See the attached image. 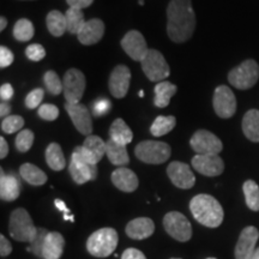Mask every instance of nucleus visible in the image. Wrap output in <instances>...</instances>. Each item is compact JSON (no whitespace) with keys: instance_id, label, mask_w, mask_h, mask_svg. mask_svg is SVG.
Masks as SVG:
<instances>
[{"instance_id":"nucleus-52","label":"nucleus","mask_w":259,"mask_h":259,"mask_svg":"<svg viewBox=\"0 0 259 259\" xmlns=\"http://www.w3.org/2000/svg\"><path fill=\"white\" fill-rule=\"evenodd\" d=\"M6 25H8V21H6V18L3 16V17H0V31H4Z\"/></svg>"},{"instance_id":"nucleus-8","label":"nucleus","mask_w":259,"mask_h":259,"mask_svg":"<svg viewBox=\"0 0 259 259\" xmlns=\"http://www.w3.org/2000/svg\"><path fill=\"white\" fill-rule=\"evenodd\" d=\"M85 90V77L82 71L70 69L63 78V93L69 103H79Z\"/></svg>"},{"instance_id":"nucleus-49","label":"nucleus","mask_w":259,"mask_h":259,"mask_svg":"<svg viewBox=\"0 0 259 259\" xmlns=\"http://www.w3.org/2000/svg\"><path fill=\"white\" fill-rule=\"evenodd\" d=\"M10 112H11V105H10L9 102L3 101L0 103V116H2L3 119L6 118V116H9Z\"/></svg>"},{"instance_id":"nucleus-1","label":"nucleus","mask_w":259,"mask_h":259,"mask_svg":"<svg viewBox=\"0 0 259 259\" xmlns=\"http://www.w3.org/2000/svg\"><path fill=\"white\" fill-rule=\"evenodd\" d=\"M196 29V14L191 0H170L167 8V34L176 44L192 37Z\"/></svg>"},{"instance_id":"nucleus-10","label":"nucleus","mask_w":259,"mask_h":259,"mask_svg":"<svg viewBox=\"0 0 259 259\" xmlns=\"http://www.w3.org/2000/svg\"><path fill=\"white\" fill-rule=\"evenodd\" d=\"M190 145L197 155H219L223 149L218 136L206 130H198L191 138Z\"/></svg>"},{"instance_id":"nucleus-56","label":"nucleus","mask_w":259,"mask_h":259,"mask_svg":"<svg viewBox=\"0 0 259 259\" xmlns=\"http://www.w3.org/2000/svg\"><path fill=\"white\" fill-rule=\"evenodd\" d=\"M208 259H216V258H208Z\"/></svg>"},{"instance_id":"nucleus-34","label":"nucleus","mask_w":259,"mask_h":259,"mask_svg":"<svg viewBox=\"0 0 259 259\" xmlns=\"http://www.w3.org/2000/svg\"><path fill=\"white\" fill-rule=\"evenodd\" d=\"M34 25L29 19L21 18L16 22L14 27V36L19 42H27L30 41L34 36Z\"/></svg>"},{"instance_id":"nucleus-29","label":"nucleus","mask_w":259,"mask_h":259,"mask_svg":"<svg viewBox=\"0 0 259 259\" xmlns=\"http://www.w3.org/2000/svg\"><path fill=\"white\" fill-rule=\"evenodd\" d=\"M46 24L51 35H53L56 37L63 36L65 31H67L66 17L60 11H58V10H53V11H51L47 15Z\"/></svg>"},{"instance_id":"nucleus-40","label":"nucleus","mask_w":259,"mask_h":259,"mask_svg":"<svg viewBox=\"0 0 259 259\" xmlns=\"http://www.w3.org/2000/svg\"><path fill=\"white\" fill-rule=\"evenodd\" d=\"M37 113L41 119L47 121L56 120L58 116H59V109H58V107L54 105H48V103H45V105L40 106Z\"/></svg>"},{"instance_id":"nucleus-43","label":"nucleus","mask_w":259,"mask_h":259,"mask_svg":"<svg viewBox=\"0 0 259 259\" xmlns=\"http://www.w3.org/2000/svg\"><path fill=\"white\" fill-rule=\"evenodd\" d=\"M112 108V103L106 99L97 100V101L94 103L93 106V113L95 116H100L108 113L109 109Z\"/></svg>"},{"instance_id":"nucleus-46","label":"nucleus","mask_w":259,"mask_h":259,"mask_svg":"<svg viewBox=\"0 0 259 259\" xmlns=\"http://www.w3.org/2000/svg\"><path fill=\"white\" fill-rule=\"evenodd\" d=\"M66 3L70 8L83 10L89 8L94 3V0H66Z\"/></svg>"},{"instance_id":"nucleus-47","label":"nucleus","mask_w":259,"mask_h":259,"mask_svg":"<svg viewBox=\"0 0 259 259\" xmlns=\"http://www.w3.org/2000/svg\"><path fill=\"white\" fill-rule=\"evenodd\" d=\"M121 259H147L143 252H141L137 248H127L121 255Z\"/></svg>"},{"instance_id":"nucleus-36","label":"nucleus","mask_w":259,"mask_h":259,"mask_svg":"<svg viewBox=\"0 0 259 259\" xmlns=\"http://www.w3.org/2000/svg\"><path fill=\"white\" fill-rule=\"evenodd\" d=\"M24 122V119L21 115H9L3 119L2 131L8 135H12L23 128Z\"/></svg>"},{"instance_id":"nucleus-53","label":"nucleus","mask_w":259,"mask_h":259,"mask_svg":"<svg viewBox=\"0 0 259 259\" xmlns=\"http://www.w3.org/2000/svg\"><path fill=\"white\" fill-rule=\"evenodd\" d=\"M251 259H259V247L255 250V252L253 253V255H252Z\"/></svg>"},{"instance_id":"nucleus-39","label":"nucleus","mask_w":259,"mask_h":259,"mask_svg":"<svg viewBox=\"0 0 259 259\" xmlns=\"http://www.w3.org/2000/svg\"><path fill=\"white\" fill-rule=\"evenodd\" d=\"M48 233L50 232L45 228L37 229L36 236H35V239L30 242V245H29L28 247V251L30 252V253L37 255V257H42V250H44V244Z\"/></svg>"},{"instance_id":"nucleus-42","label":"nucleus","mask_w":259,"mask_h":259,"mask_svg":"<svg viewBox=\"0 0 259 259\" xmlns=\"http://www.w3.org/2000/svg\"><path fill=\"white\" fill-rule=\"evenodd\" d=\"M25 56L31 61H40L46 57V50L40 44H32L25 50Z\"/></svg>"},{"instance_id":"nucleus-27","label":"nucleus","mask_w":259,"mask_h":259,"mask_svg":"<svg viewBox=\"0 0 259 259\" xmlns=\"http://www.w3.org/2000/svg\"><path fill=\"white\" fill-rule=\"evenodd\" d=\"M177 92L178 87L176 84L166 82V80L157 83L156 85H155V106L158 107V108H164V107H167L170 103V99L176 95Z\"/></svg>"},{"instance_id":"nucleus-20","label":"nucleus","mask_w":259,"mask_h":259,"mask_svg":"<svg viewBox=\"0 0 259 259\" xmlns=\"http://www.w3.org/2000/svg\"><path fill=\"white\" fill-rule=\"evenodd\" d=\"M112 183L116 189L124 192H134L138 187V178L135 171L125 167H119L112 174Z\"/></svg>"},{"instance_id":"nucleus-15","label":"nucleus","mask_w":259,"mask_h":259,"mask_svg":"<svg viewBox=\"0 0 259 259\" xmlns=\"http://www.w3.org/2000/svg\"><path fill=\"white\" fill-rule=\"evenodd\" d=\"M167 174L171 183L179 189L189 190L193 187L194 183H196V178H194L192 170L184 162H171L167 168Z\"/></svg>"},{"instance_id":"nucleus-57","label":"nucleus","mask_w":259,"mask_h":259,"mask_svg":"<svg viewBox=\"0 0 259 259\" xmlns=\"http://www.w3.org/2000/svg\"><path fill=\"white\" fill-rule=\"evenodd\" d=\"M171 259H179V258H171Z\"/></svg>"},{"instance_id":"nucleus-9","label":"nucleus","mask_w":259,"mask_h":259,"mask_svg":"<svg viewBox=\"0 0 259 259\" xmlns=\"http://www.w3.org/2000/svg\"><path fill=\"white\" fill-rule=\"evenodd\" d=\"M163 227L171 238L178 241H189L192 236V227L185 215L178 211L168 212L163 219Z\"/></svg>"},{"instance_id":"nucleus-11","label":"nucleus","mask_w":259,"mask_h":259,"mask_svg":"<svg viewBox=\"0 0 259 259\" xmlns=\"http://www.w3.org/2000/svg\"><path fill=\"white\" fill-rule=\"evenodd\" d=\"M212 105L216 114L220 118H232L236 112V99L234 93L227 85L218 87L213 93Z\"/></svg>"},{"instance_id":"nucleus-48","label":"nucleus","mask_w":259,"mask_h":259,"mask_svg":"<svg viewBox=\"0 0 259 259\" xmlns=\"http://www.w3.org/2000/svg\"><path fill=\"white\" fill-rule=\"evenodd\" d=\"M12 246L10 244V241L5 238L4 235H0V254L2 257H6L11 253Z\"/></svg>"},{"instance_id":"nucleus-7","label":"nucleus","mask_w":259,"mask_h":259,"mask_svg":"<svg viewBox=\"0 0 259 259\" xmlns=\"http://www.w3.org/2000/svg\"><path fill=\"white\" fill-rule=\"evenodd\" d=\"M141 65L145 76L153 82H163L170 74L169 65L163 54L156 50H149L147 56L141 61Z\"/></svg>"},{"instance_id":"nucleus-44","label":"nucleus","mask_w":259,"mask_h":259,"mask_svg":"<svg viewBox=\"0 0 259 259\" xmlns=\"http://www.w3.org/2000/svg\"><path fill=\"white\" fill-rule=\"evenodd\" d=\"M14 54H12V52L10 51L8 47H0V67H2V69L9 67L10 65L14 63Z\"/></svg>"},{"instance_id":"nucleus-16","label":"nucleus","mask_w":259,"mask_h":259,"mask_svg":"<svg viewBox=\"0 0 259 259\" xmlns=\"http://www.w3.org/2000/svg\"><path fill=\"white\" fill-rule=\"evenodd\" d=\"M192 166L205 177H219L225 170V163L219 155H196L192 158Z\"/></svg>"},{"instance_id":"nucleus-21","label":"nucleus","mask_w":259,"mask_h":259,"mask_svg":"<svg viewBox=\"0 0 259 259\" xmlns=\"http://www.w3.org/2000/svg\"><path fill=\"white\" fill-rule=\"evenodd\" d=\"M155 232V225L153 220L148 218H138L132 220L131 222L127 223L126 226V234L131 239L136 240H143L149 236L153 235Z\"/></svg>"},{"instance_id":"nucleus-3","label":"nucleus","mask_w":259,"mask_h":259,"mask_svg":"<svg viewBox=\"0 0 259 259\" xmlns=\"http://www.w3.org/2000/svg\"><path fill=\"white\" fill-rule=\"evenodd\" d=\"M118 245V233L113 228H101L89 236L88 252L94 257L106 258L111 255Z\"/></svg>"},{"instance_id":"nucleus-6","label":"nucleus","mask_w":259,"mask_h":259,"mask_svg":"<svg viewBox=\"0 0 259 259\" xmlns=\"http://www.w3.org/2000/svg\"><path fill=\"white\" fill-rule=\"evenodd\" d=\"M138 160L149 164L164 163L170 157V147L158 141H143L135 149Z\"/></svg>"},{"instance_id":"nucleus-26","label":"nucleus","mask_w":259,"mask_h":259,"mask_svg":"<svg viewBox=\"0 0 259 259\" xmlns=\"http://www.w3.org/2000/svg\"><path fill=\"white\" fill-rule=\"evenodd\" d=\"M109 138L121 145H127L134 139V134L127 124L119 118L112 122L111 128H109Z\"/></svg>"},{"instance_id":"nucleus-14","label":"nucleus","mask_w":259,"mask_h":259,"mask_svg":"<svg viewBox=\"0 0 259 259\" xmlns=\"http://www.w3.org/2000/svg\"><path fill=\"white\" fill-rule=\"evenodd\" d=\"M259 239L258 229L253 226L242 229L235 246V259H251L255 252V244Z\"/></svg>"},{"instance_id":"nucleus-17","label":"nucleus","mask_w":259,"mask_h":259,"mask_svg":"<svg viewBox=\"0 0 259 259\" xmlns=\"http://www.w3.org/2000/svg\"><path fill=\"white\" fill-rule=\"evenodd\" d=\"M130 80H131V71L128 67L125 65H118L109 77V92L115 99H122L128 92Z\"/></svg>"},{"instance_id":"nucleus-41","label":"nucleus","mask_w":259,"mask_h":259,"mask_svg":"<svg viewBox=\"0 0 259 259\" xmlns=\"http://www.w3.org/2000/svg\"><path fill=\"white\" fill-rule=\"evenodd\" d=\"M44 96H45V92L44 89L41 88L34 89L32 92L29 93L27 97H25V106H27V108L34 109L40 106L42 100H44Z\"/></svg>"},{"instance_id":"nucleus-37","label":"nucleus","mask_w":259,"mask_h":259,"mask_svg":"<svg viewBox=\"0 0 259 259\" xmlns=\"http://www.w3.org/2000/svg\"><path fill=\"white\" fill-rule=\"evenodd\" d=\"M44 82L48 93H51L52 95H59L63 92V82H61L59 76L54 71H47L45 73Z\"/></svg>"},{"instance_id":"nucleus-28","label":"nucleus","mask_w":259,"mask_h":259,"mask_svg":"<svg viewBox=\"0 0 259 259\" xmlns=\"http://www.w3.org/2000/svg\"><path fill=\"white\" fill-rule=\"evenodd\" d=\"M19 173H21V177L30 185L41 186L46 184L47 181L46 173L31 163L22 164L21 168H19Z\"/></svg>"},{"instance_id":"nucleus-23","label":"nucleus","mask_w":259,"mask_h":259,"mask_svg":"<svg viewBox=\"0 0 259 259\" xmlns=\"http://www.w3.org/2000/svg\"><path fill=\"white\" fill-rule=\"evenodd\" d=\"M21 193V185L17 178L15 176H6L2 169V178H0V198L6 202H12L19 197Z\"/></svg>"},{"instance_id":"nucleus-45","label":"nucleus","mask_w":259,"mask_h":259,"mask_svg":"<svg viewBox=\"0 0 259 259\" xmlns=\"http://www.w3.org/2000/svg\"><path fill=\"white\" fill-rule=\"evenodd\" d=\"M12 96H14V88H12L11 84H3L2 88H0V97H2L3 101H10Z\"/></svg>"},{"instance_id":"nucleus-33","label":"nucleus","mask_w":259,"mask_h":259,"mask_svg":"<svg viewBox=\"0 0 259 259\" xmlns=\"http://www.w3.org/2000/svg\"><path fill=\"white\" fill-rule=\"evenodd\" d=\"M245 200L252 211H259V186L253 180L245 181L242 185Z\"/></svg>"},{"instance_id":"nucleus-13","label":"nucleus","mask_w":259,"mask_h":259,"mask_svg":"<svg viewBox=\"0 0 259 259\" xmlns=\"http://www.w3.org/2000/svg\"><path fill=\"white\" fill-rule=\"evenodd\" d=\"M67 114L70 115L74 127L79 134L84 136H90L93 131V121L92 115L85 106L82 103H69L66 102L65 105Z\"/></svg>"},{"instance_id":"nucleus-51","label":"nucleus","mask_w":259,"mask_h":259,"mask_svg":"<svg viewBox=\"0 0 259 259\" xmlns=\"http://www.w3.org/2000/svg\"><path fill=\"white\" fill-rule=\"evenodd\" d=\"M54 204H56V206L60 210V211L65 212V215H67V213H69L70 210L67 209L66 204H65L61 199H56V202H54Z\"/></svg>"},{"instance_id":"nucleus-31","label":"nucleus","mask_w":259,"mask_h":259,"mask_svg":"<svg viewBox=\"0 0 259 259\" xmlns=\"http://www.w3.org/2000/svg\"><path fill=\"white\" fill-rule=\"evenodd\" d=\"M177 119L173 115H160L155 119L150 126V132L154 137H162V136L169 134V132L176 127Z\"/></svg>"},{"instance_id":"nucleus-32","label":"nucleus","mask_w":259,"mask_h":259,"mask_svg":"<svg viewBox=\"0 0 259 259\" xmlns=\"http://www.w3.org/2000/svg\"><path fill=\"white\" fill-rule=\"evenodd\" d=\"M65 17H66L67 31L72 35H78L84 24L87 23L85 19H84L83 11L78 9L70 8L65 12Z\"/></svg>"},{"instance_id":"nucleus-55","label":"nucleus","mask_w":259,"mask_h":259,"mask_svg":"<svg viewBox=\"0 0 259 259\" xmlns=\"http://www.w3.org/2000/svg\"><path fill=\"white\" fill-rule=\"evenodd\" d=\"M138 3H139V4H141V5H144V0H138Z\"/></svg>"},{"instance_id":"nucleus-22","label":"nucleus","mask_w":259,"mask_h":259,"mask_svg":"<svg viewBox=\"0 0 259 259\" xmlns=\"http://www.w3.org/2000/svg\"><path fill=\"white\" fill-rule=\"evenodd\" d=\"M65 246L64 236L58 232L48 233L42 250V258L45 259H59L63 255Z\"/></svg>"},{"instance_id":"nucleus-35","label":"nucleus","mask_w":259,"mask_h":259,"mask_svg":"<svg viewBox=\"0 0 259 259\" xmlns=\"http://www.w3.org/2000/svg\"><path fill=\"white\" fill-rule=\"evenodd\" d=\"M83 147L88 149L90 153L95 156L97 162L101 161L106 154V142L102 138H100L99 136H88L84 141Z\"/></svg>"},{"instance_id":"nucleus-38","label":"nucleus","mask_w":259,"mask_h":259,"mask_svg":"<svg viewBox=\"0 0 259 259\" xmlns=\"http://www.w3.org/2000/svg\"><path fill=\"white\" fill-rule=\"evenodd\" d=\"M34 138L35 136L31 130H23V131L19 132L15 142L17 150L21 153H27L30 150L32 144H34Z\"/></svg>"},{"instance_id":"nucleus-24","label":"nucleus","mask_w":259,"mask_h":259,"mask_svg":"<svg viewBox=\"0 0 259 259\" xmlns=\"http://www.w3.org/2000/svg\"><path fill=\"white\" fill-rule=\"evenodd\" d=\"M106 155L108 160L111 161V163L114 164V166L122 167L126 166L130 162L126 145L116 143L111 138H109V141L106 142Z\"/></svg>"},{"instance_id":"nucleus-19","label":"nucleus","mask_w":259,"mask_h":259,"mask_svg":"<svg viewBox=\"0 0 259 259\" xmlns=\"http://www.w3.org/2000/svg\"><path fill=\"white\" fill-rule=\"evenodd\" d=\"M105 34V23L99 18H93L87 22L77 35L79 42L85 46H92L95 45L103 37Z\"/></svg>"},{"instance_id":"nucleus-18","label":"nucleus","mask_w":259,"mask_h":259,"mask_svg":"<svg viewBox=\"0 0 259 259\" xmlns=\"http://www.w3.org/2000/svg\"><path fill=\"white\" fill-rule=\"evenodd\" d=\"M69 171L73 181L78 185L93 181L97 177V164H90L80 160L76 155H71V162L69 166Z\"/></svg>"},{"instance_id":"nucleus-25","label":"nucleus","mask_w":259,"mask_h":259,"mask_svg":"<svg viewBox=\"0 0 259 259\" xmlns=\"http://www.w3.org/2000/svg\"><path fill=\"white\" fill-rule=\"evenodd\" d=\"M242 132L251 142L259 143V111L250 109L242 119Z\"/></svg>"},{"instance_id":"nucleus-30","label":"nucleus","mask_w":259,"mask_h":259,"mask_svg":"<svg viewBox=\"0 0 259 259\" xmlns=\"http://www.w3.org/2000/svg\"><path fill=\"white\" fill-rule=\"evenodd\" d=\"M46 162L48 167L53 170H63L66 166V160L63 154V149L58 143H51L46 149Z\"/></svg>"},{"instance_id":"nucleus-2","label":"nucleus","mask_w":259,"mask_h":259,"mask_svg":"<svg viewBox=\"0 0 259 259\" xmlns=\"http://www.w3.org/2000/svg\"><path fill=\"white\" fill-rule=\"evenodd\" d=\"M190 210L193 218L200 225L216 228L223 221V209L219 200L210 194H198L190 202Z\"/></svg>"},{"instance_id":"nucleus-5","label":"nucleus","mask_w":259,"mask_h":259,"mask_svg":"<svg viewBox=\"0 0 259 259\" xmlns=\"http://www.w3.org/2000/svg\"><path fill=\"white\" fill-rule=\"evenodd\" d=\"M259 79V65L257 61L248 59L242 61L228 73V80L236 89L246 90L255 85Z\"/></svg>"},{"instance_id":"nucleus-12","label":"nucleus","mask_w":259,"mask_h":259,"mask_svg":"<svg viewBox=\"0 0 259 259\" xmlns=\"http://www.w3.org/2000/svg\"><path fill=\"white\" fill-rule=\"evenodd\" d=\"M120 45L125 53L131 59L139 61V63L143 60V58L147 56L149 51L144 36L137 30H130L128 32H126Z\"/></svg>"},{"instance_id":"nucleus-50","label":"nucleus","mask_w":259,"mask_h":259,"mask_svg":"<svg viewBox=\"0 0 259 259\" xmlns=\"http://www.w3.org/2000/svg\"><path fill=\"white\" fill-rule=\"evenodd\" d=\"M9 154V145L4 137H0V158H5Z\"/></svg>"},{"instance_id":"nucleus-54","label":"nucleus","mask_w":259,"mask_h":259,"mask_svg":"<svg viewBox=\"0 0 259 259\" xmlns=\"http://www.w3.org/2000/svg\"><path fill=\"white\" fill-rule=\"evenodd\" d=\"M139 96H141V97L144 96V92H143V90H141V92H139Z\"/></svg>"},{"instance_id":"nucleus-4","label":"nucleus","mask_w":259,"mask_h":259,"mask_svg":"<svg viewBox=\"0 0 259 259\" xmlns=\"http://www.w3.org/2000/svg\"><path fill=\"white\" fill-rule=\"evenodd\" d=\"M9 231L15 240L29 244L37 234V228L32 223L30 215L23 208H18L12 211L10 216Z\"/></svg>"}]
</instances>
